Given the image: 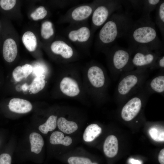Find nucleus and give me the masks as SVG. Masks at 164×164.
I'll list each match as a JSON object with an SVG mask.
<instances>
[{"mask_svg": "<svg viewBox=\"0 0 164 164\" xmlns=\"http://www.w3.org/2000/svg\"><path fill=\"white\" fill-rule=\"evenodd\" d=\"M22 40L23 44L30 52L35 50L37 46V40L34 33L30 31H27L23 34Z\"/></svg>", "mask_w": 164, "mask_h": 164, "instance_id": "412c9836", "label": "nucleus"}, {"mask_svg": "<svg viewBox=\"0 0 164 164\" xmlns=\"http://www.w3.org/2000/svg\"><path fill=\"white\" fill-rule=\"evenodd\" d=\"M97 4L91 15V28L93 34L101 28L114 12L122 7V1L97 0Z\"/></svg>", "mask_w": 164, "mask_h": 164, "instance_id": "39448f33", "label": "nucleus"}, {"mask_svg": "<svg viewBox=\"0 0 164 164\" xmlns=\"http://www.w3.org/2000/svg\"><path fill=\"white\" fill-rule=\"evenodd\" d=\"M16 2L15 0H0V9L3 11H8L12 9Z\"/></svg>", "mask_w": 164, "mask_h": 164, "instance_id": "c756f323", "label": "nucleus"}, {"mask_svg": "<svg viewBox=\"0 0 164 164\" xmlns=\"http://www.w3.org/2000/svg\"><path fill=\"white\" fill-rule=\"evenodd\" d=\"M22 89L24 91H26L27 90H28V85H27V84L25 83L22 86Z\"/></svg>", "mask_w": 164, "mask_h": 164, "instance_id": "4c0bfd02", "label": "nucleus"}, {"mask_svg": "<svg viewBox=\"0 0 164 164\" xmlns=\"http://www.w3.org/2000/svg\"><path fill=\"white\" fill-rule=\"evenodd\" d=\"M45 77V76L43 75L37 76L31 83L28 85V89L33 94H36L41 91L46 85Z\"/></svg>", "mask_w": 164, "mask_h": 164, "instance_id": "b1692460", "label": "nucleus"}, {"mask_svg": "<svg viewBox=\"0 0 164 164\" xmlns=\"http://www.w3.org/2000/svg\"><path fill=\"white\" fill-rule=\"evenodd\" d=\"M48 12L45 8L41 6L37 8L30 14V17L35 21L42 19L45 18L47 15Z\"/></svg>", "mask_w": 164, "mask_h": 164, "instance_id": "cd10ccee", "label": "nucleus"}, {"mask_svg": "<svg viewBox=\"0 0 164 164\" xmlns=\"http://www.w3.org/2000/svg\"><path fill=\"white\" fill-rule=\"evenodd\" d=\"M158 160L160 164H164V149L160 151L158 155Z\"/></svg>", "mask_w": 164, "mask_h": 164, "instance_id": "f704fd0d", "label": "nucleus"}, {"mask_svg": "<svg viewBox=\"0 0 164 164\" xmlns=\"http://www.w3.org/2000/svg\"><path fill=\"white\" fill-rule=\"evenodd\" d=\"M57 117L54 115L50 116L46 122L39 127V129L42 133L46 134L49 132L54 130L57 126Z\"/></svg>", "mask_w": 164, "mask_h": 164, "instance_id": "393cba45", "label": "nucleus"}, {"mask_svg": "<svg viewBox=\"0 0 164 164\" xmlns=\"http://www.w3.org/2000/svg\"><path fill=\"white\" fill-rule=\"evenodd\" d=\"M147 69H135L122 73L115 90L114 98L118 102L124 103L139 91L149 77Z\"/></svg>", "mask_w": 164, "mask_h": 164, "instance_id": "7ed1b4c3", "label": "nucleus"}, {"mask_svg": "<svg viewBox=\"0 0 164 164\" xmlns=\"http://www.w3.org/2000/svg\"><path fill=\"white\" fill-rule=\"evenodd\" d=\"M102 51L107 56L111 72L115 78L134 70L131 63L132 52L128 48L115 45L106 48Z\"/></svg>", "mask_w": 164, "mask_h": 164, "instance_id": "20e7f679", "label": "nucleus"}, {"mask_svg": "<svg viewBox=\"0 0 164 164\" xmlns=\"http://www.w3.org/2000/svg\"><path fill=\"white\" fill-rule=\"evenodd\" d=\"M143 87L150 95L153 93H157L164 96V71H161L158 74L151 79L147 80Z\"/></svg>", "mask_w": 164, "mask_h": 164, "instance_id": "f8f14e48", "label": "nucleus"}, {"mask_svg": "<svg viewBox=\"0 0 164 164\" xmlns=\"http://www.w3.org/2000/svg\"><path fill=\"white\" fill-rule=\"evenodd\" d=\"M50 141L53 145L60 144L68 146L72 143V140L69 136L64 137V134L61 132L55 131L51 135Z\"/></svg>", "mask_w": 164, "mask_h": 164, "instance_id": "aec40b11", "label": "nucleus"}, {"mask_svg": "<svg viewBox=\"0 0 164 164\" xmlns=\"http://www.w3.org/2000/svg\"><path fill=\"white\" fill-rule=\"evenodd\" d=\"M67 162L69 164H92L91 160L87 158L72 156L68 158Z\"/></svg>", "mask_w": 164, "mask_h": 164, "instance_id": "c85d7f7f", "label": "nucleus"}, {"mask_svg": "<svg viewBox=\"0 0 164 164\" xmlns=\"http://www.w3.org/2000/svg\"><path fill=\"white\" fill-rule=\"evenodd\" d=\"M1 28H2L1 23L0 22V31H1Z\"/></svg>", "mask_w": 164, "mask_h": 164, "instance_id": "58836bf2", "label": "nucleus"}, {"mask_svg": "<svg viewBox=\"0 0 164 164\" xmlns=\"http://www.w3.org/2000/svg\"><path fill=\"white\" fill-rule=\"evenodd\" d=\"M67 33V37L70 42L77 44L84 45L89 41L93 34L91 28L82 23L74 25Z\"/></svg>", "mask_w": 164, "mask_h": 164, "instance_id": "9d476101", "label": "nucleus"}, {"mask_svg": "<svg viewBox=\"0 0 164 164\" xmlns=\"http://www.w3.org/2000/svg\"><path fill=\"white\" fill-rule=\"evenodd\" d=\"M2 54L4 60L11 63L15 59L18 53V48L15 41L10 38H6L2 45Z\"/></svg>", "mask_w": 164, "mask_h": 164, "instance_id": "4468645a", "label": "nucleus"}, {"mask_svg": "<svg viewBox=\"0 0 164 164\" xmlns=\"http://www.w3.org/2000/svg\"><path fill=\"white\" fill-rule=\"evenodd\" d=\"M161 0H142L140 10L142 12V16H150V13L156 9Z\"/></svg>", "mask_w": 164, "mask_h": 164, "instance_id": "5701e85b", "label": "nucleus"}, {"mask_svg": "<svg viewBox=\"0 0 164 164\" xmlns=\"http://www.w3.org/2000/svg\"><path fill=\"white\" fill-rule=\"evenodd\" d=\"M118 142L115 136L111 135L106 138L103 145V151L105 155L109 158H113L117 154Z\"/></svg>", "mask_w": 164, "mask_h": 164, "instance_id": "dca6fc26", "label": "nucleus"}, {"mask_svg": "<svg viewBox=\"0 0 164 164\" xmlns=\"http://www.w3.org/2000/svg\"><path fill=\"white\" fill-rule=\"evenodd\" d=\"M150 95L143 87L137 93L127 100L124 103L121 111L122 119L125 121H129L135 118Z\"/></svg>", "mask_w": 164, "mask_h": 164, "instance_id": "423d86ee", "label": "nucleus"}, {"mask_svg": "<svg viewBox=\"0 0 164 164\" xmlns=\"http://www.w3.org/2000/svg\"><path fill=\"white\" fill-rule=\"evenodd\" d=\"M101 132L102 129L98 125L91 124L86 127L84 132L83 140L86 142H91L98 137Z\"/></svg>", "mask_w": 164, "mask_h": 164, "instance_id": "a211bd4d", "label": "nucleus"}, {"mask_svg": "<svg viewBox=\"0 0 164 164\" xmlns=\"http://www.w3.org/2000/svg\"><path fill=\"white\" fill-rule=\"evenodd\" d=\"M60 88L63 94L70 97L77 96L80 92L77 81L70 77H65L62 78L60 84Z\"/></svg>", "mask_w": 164, "mask_h": 164, "instance_id": "ddd939ff", "label": "nucleus"}, {"mask_svg": "<svg viewBox=\"0 0 164 164\" xmlns=\"http://www.w3.org/2000/svg\"><path fill=\"white\" fill-rule=\"evenodd\" d=\"M22 68L26 78L32 72L33 68L32 66L28 64H25L22 66Z\"/></svg>", "mask_w": 164, "mask_h": 164, "instance_id": "72a5a7b5", "label": "nucleus"}, {"mask_svg": "<svg viewBox=\"0 0 164 164\" xmlns=\"http://www.w3.org/2000/svg\"><path fill=\"white\" fill-rule=\"evenodd\" d=\"M129 162L131 164H142L141 161L133 158H130L129 159Z\"/></svg>", "mask_w": 164, "mask_h": 164, "instance_id": "e433bc0d", "label": "nucleus"}, {"mask_svg": "<svg viewBox=\"0 0 164 164\" xmlns=\"http://www.w3.org/2000/svg\"><path fill=\"white\" fill-rule=\"evenodd\" d=\"M97 0L73 7L64 16L63 21L72 25L81 23L91 16L97 4Z\"/></svg>", "mask_w": 164, "mask_h": 164, "instance_id": "1a4fd4ad", "label": "nucleus"}, {"mask_svg": "<svg viewBox=\"0 0 164 164\" xmlns=\"http://www.w3.org/2000/svg\"><path fill=\"white\" fill-rule=\"evenodd\" d=\"M12 158L7 153H2L0 155V164H11Z\"/></svg>", "mask_w": 164, "mask_h": 164, "instance_id": "473e14b6", "label": "nucleus"}, {"mask_svg": "<svg viewBox=\"0 0 164 164\" xmlns=\"http://www.w3.org/2000/svg\"><path fill=\"white\" fill-rule=\"evenodd\" d=\"M50 47L53 53L60 56L65 60L71 59L75 54L74 48L65 40H55L51 43Z\"/></svg>", "mask_w": 164, "mask_h": 164, "instance_id": "9b49d317", "label": "nucleus"}, {"mask_svg": "<svg viewBox=\"0 0 164 164\" xmlns=\"http://www.w3.org/2000/svg\"><path fill=\"white\" fill-rule=\"evenodd\" d=\"M160 69L161 71H164V56H160L156 60L155 63L151 69L152 70Z\"/></svg>", "mask_w": 164, "mask_h": 164, "instance_id": "2f4dec72", "label": "nucleus"}, {"mask_svg": "<svg viewBox=\"0 0 164 164\" xmlns=\"http://www.w3.org/2000/svg\"><path fill=\"white\" fill-rule=\"evenodd\" d=\"M149 133L151 138L156 142L164 141V129L155 126L150 128Z\"/></svg>", "mask_w": 164, "mask_h": 164, "instance_id": "bb28decb", "label": "nucleus"}, {"mask_svg": "<svg viewBox=\"0 0 164 164\" xmlns=\"http://www.w3.org/2000/svg\"><path fill=\"white\" fill-rule=\"evenodd\" d=\"M9 107L12 112L23 114L30 111L32 109V106L31 103L27 100L15 98L10 101Z\"/></svg>", "mask_w": 164, "mask_h": 164, "instance_id": "2eb2a0df", "label": "nucleus"}, {"mask_svg": "<svg viewBox=\"0 0 164 164\" xmlns=\"http://www.w3.org/2000/svg\"><path fill=\"white\" fill-rule=\"evenodd\" d=\"M42 69L40 67H36L35 68L34 70L35 73L37 76L42 75V74H41L42 73Z\"/></svg>", "mask_w": 164, "mask_h": 164, "instance_id": "c9c22d12", "label": "nucleus"}, {"mask_svg": "<svg viewBox=\"0 0 164 164\" xmlns=\"http://www.w3.org/2000/svg\"><path fill=\"white\" fill-rule=\"evenodd\" d=\"M134 21L131 14L118 11L114 13L101 27L96 42L100 50L111 46L117 39L125 37Z\"/></svg>", "mask_w": 164, "mask_h": 164, "instance_id": "f03ea898", "label": "nucleus"}, {"mask_svg": "<svg viewBox=\"0 0 164 164\" xmlns=\"http://www.w3.org/2000/svg\"><path fill=\"white\" fill-rule=\"evenodd\" d=\"M29 139L31 151L36 154L39 153L44 145V142L42 136L37 133L33 132L30 134Z\"/></svg>", "mask_w": 164, "mask_h": 164, "instance_id": "6ab92c4d", "label": "nucleus"}, {"mask_svg": "<svg viewBox=\"0 0 164 164\" xmlns=\"http://www.w3.org/2000/svg\"><path fill=\"white\" fill-rule=\"evenodd\" d=\"M95 164V163H94V164Z\"/></svg>", "mask_w": 164, "mask_h": 164, "instance_id": "ea45409f", "label": "nucleus"}, {"mask_svg": "<svg viewBox=\"0 0 164 164\" xmlns=\"http://www.w3.org/2000/svg\"><path fill=\"white\" fill-rule=\"evenodd\" d=\"M87 77L99 99H103L105 95L108 79L104 68L97 64L92 65L87 71Z\"/></svg>", "mask_w": 164, "mask_h": 164, "instance_id": "6e6552de", "label": "nucleus"}, {"mask_svg": "<svg viewBox=\"0 0 164 164\" xmlns=\"http://www.w3.org/2000/svg\"><path fill=\"white\" fill-rule=\"evenodd\" d=\"M54 33L53 25L51 22L46 21L43 22L41 25V35L45 39H48L53 36Z\"/></svg>", "mask_w": 164, "mask_h": 164, "instance_id": "a878e982", "label": "nucleus"}, {"mask_svg": "<svg viewBox=\"0 0 164 164\" xmlns=\"http://www.w3.org/2000/svg\"><path fill=\"white\" fill-rule=\"evenodd\" d=\"M155 24L162 37L164 36V1L161 0L156 9Z\"/></svg>", "mask_w": 164, "mask_h": 164, "instance_id": "4be33fe9", "label": "nucleus"}, {"mask_svg": "<svg viewBox=\"0 0 164 164\" xmlns=\"http://www.w3.org/2000/svg\"><path fill=\"white\" fill-rule=\"evenodd\" d=\"M131 52V63L134 69H151L161 55L160 51H152L142 47H138Z\"/></svg>", "mask_w": 164, "mask_h": 164, "instance_id": "0eeeda50", "label": "nucleus"}, {"mask_svg": "<svg viewBox=\"0 0 164 164\" xmlns=\"http://www.w3.org/2000/svg\"><path fill=\"white\" fill-rule=\"evenodd\" d=\"M125 37L126 38L129 47L132 51L142 47L155 51H160L163 43L157 34L155 24L150 16H142L134 21Z\"/></svg>", "mask_w": 164, "mask_h": 164, "instance_id": "f257e3e1", "label": "nucleus"}, {"mask_svg": "<svg viewBox=\"0 0 164 164\" xmlns=\"http://www.w3.org/2000/svg\"><path fill=\"white\" fill-rule=\"evenodd\" d=\"M12 76L17 82H19L26 77L22 68V66H18L16 67L12 72Z\"/></svg>", "mask_w": 164, "mask_h": 164, "instance_id": "7c9ffc66", "label": "nucleus"}, {"mask_svg": "<svg viewBox=\"0 0 164 164\" xmlns=\"http://www.w3.org/2000/svg\"><path fill=\"white\" fill-rule=\"evenodd\" d=\"M57 125L61 131L67 134L74 132L78 128V125L75 122L68 121L63 117H60L58 119Z\"/></svg>", "mask_w": 164, "mask_h": 164, "instance_id": "f3484780", "label": "nucleus"}]
</instances>
